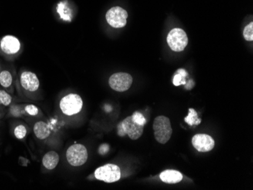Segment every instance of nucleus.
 Returning a JSON list of instances; mask_svg holds the SVG:
<instances>
[{
	"label": "nucleus",
	"instance_id": "6e6552de",
	"mask_svg": "<svg viewBox=\"0 0 253 190\" xmlns=\"http://www.w3.org/2000/svg\"><path fill=\"white\" fill-rule=\"evenodd\" d=\"M109 86L117 92H125L128 90L133 83L131 75L124 72H119L112 75L109 80Z\"/></svg>",
	"mask_w": 253,
	"mask_h": 190
},
{
	"label": "nucleus",
	"instance_id": "b1692460",
	"mask_svg": "<svg viewBox=\"0 0 253 190\" xmlns=\"http://www.w3.org/2000/svg\"><path fill=\"white\" fill-rule=\"evenodd\" d=\"M108 151H109V146H107V145H102V146H101L100 148H99V153L100 154H105Z\"/></svg>",
	"mask_w": 253,
	"mask_h": 190
},
{
	"label": "nucleus",
	"instance_id": "4be33fe9",
	"mask_svg": "<svg viewBox=\"0 0 253 190\" xmlns=\"http://www.w3.org/2000/svg\"><path fill=\"white\" fill-rule=\"evenodd\" d=\"M131 117L133 120L136 122V124H140V125L142 126H145V124H146V118H145L144 116H143L141 113H139V112H135V113L132 114Z\"/></svg>",
	"mask_w": 253,
	"mask_h": 190
},
{
	"label": "nucleus",
	"instance_id": "5701e85b",
	"mask_svg": "<svg viewBox=\"0 0 253 190\" xmlns=\"http://www.w3.org/2000/svg\"><path fill=\"white\" fill-rule=\"evenodd\" d=\"M25 112L30 116H37L39 113V109L34 105H28L25 106Z\"/></svg>",
	"mask_w": 253,
	"mask_h": 190
},
{
	"label": "nucleus",
	"instance_id": "f3484780",
	"mask_svg": "<svg viewBox=\"0 0 253 190\" xmlns=\"http://www.w3.org/2000/svg\"><path fill=\"white\" fill-rule=\"evenodd\" d=\"M187 72L183 69H179L176 75H174L173 83L174 86H178L180 85L186 84V76H187Z\"/></svg>",
	"mask_w": 253,
	"mask_h": 190
},
{
	"label": "nucleus",
	"instance_id": "f03ea898",
	"mask_svg": "<svg viewBox=\"0 0 253 190\" xmlns=\"http://www.w3.org/2000/svg\"><path fill=\"white\" fill-rule=\"evenodd\" d=\"M144 126L136 124L133 120L131 116H128L125 120H122L118 124V134L119 137L128 136L133 140H137L141 137L143 133Z\"/></svg>",
	"mask_w": 253,
	"mask_h": 190
},
{
	"label": "nucleus",
	"instance_id": "4468645a",
	"mask_svg": "<svg viewBox=\"0 0 253 190\" xmlns=\"http://www.w3.org/2000/svg\"><path fill=\"white\" fill-rule=\"evenodd\" d=\"M34 133L37 138L43 140L50 135V130L46 123L43 121H38L34 124Z\"/></svg>",
	"mask_w": 253,
	"mask_h": 190
},
{
	"label": "nucleus",
	"instance_id": "7ed1b4c3",
	"mask_svg": "<svg viewBox=\"0 0 253 190\" xmlns=\"http://www.w3.org/2000/svg\"><path fill=\"white\" fill-rule=\"evenodd\" d=\"M59 107L65 115H75L82 111L83 100L79 95L71 93L61 99Z\"/></svg>",
	"mask_w": 253,
	"mask_h": 190
},
{
	"label": "nucleus",
	"instance_id": "a211bd4d",
	"mask_svg": "<svg viewBox=\"0 0 253 190\" xmlns=\"http://www.w3.org/2000/svg\"><path fill=\"white\" fill-rule=\"evenodd\" d=\"M12 103V97L11 95L5 90V89H0V105L2 106H9Z\"/></svg>",
	"mask_w": 253,
	"mask_h": 190
},
{
	"label": "nucleus",
	"instance_id": "f257e3e1",
	"mask_svg": "<svg viewBox=\"0 0 253 190\" xmlns=\"http://www.w3.org/2000/svg\"><path fill=\"white\" fill-rule=\"evenodd\" d=\"M153 130L156 140L161 144H166L172 134L171 125L169 117L158 116L153 123Z\"/></svg>",
	"mask_w": 253,
	"mask_h": 190
},
{
	"label": "nucleus",
	"instance_id": "dca6fc26",
	"mask_svg": "<svg viewBox=\"0 0 253 190\" xmlns=\"http://www.w3.org/2000/svg\"><path fill=\"white\" fill-rule=\"evenodd\" d=\"M184 120L190 126L198 125L201 123V119L198 118L197 112L193 109H189L188 115L184 118Z\"/></svg>",
	"mask_w": 253,
	"mask_h": 190
},
{
	"label": "nucleus",
	"instance_id": "aec40b11",
	"mask_svg": "<svg viewBox=\"0 0 253 190\" xmlns=\"http://www.w3.org/2000/svg\"><path fill=\"white\" fill-rule=\"evenodd\" d=\"M25 113V106H21V105H15L10 108L9 114L11 117H21Z\"/></svg>",
	"mask_w": 253,
	"mask_h": 190
},
{
	"label": "nucleus",
	"instance_id": "412c9836",
	"mask_svg": "<svg viewBox=\"0 0 253 190\" xmlns=\"http://www.w3.org/2000/svg\"><path fill=\"white\" fill-rule=\"evenodd\" d=\"M244 37L246 40H253V22L249 24V25L244 28Z\"/></svg>",
	"mask_w": 253,
	"mask_h": 190
},
{
	"label": "nucleus",
	"instance_id": "6ab92c4d",
	"mask_svg": "<svg viewBox=\"0 0 253 190\" xmlns=\"http://www.w3.org/2000/svg\"><path fill=\"white\" fill-rule=\"evenodd\" d=\"M27 133H28L27 127L23 124H18L14 129V136L18 140H24L26 137Z\"/></svg>",
	"mask_w": 253,
	"mask_h": 190
},
{
	"label": "nucleus",
	"instance_id": "9b49d317",
	"mask_svg": "<svg viewBox=\"0 0 253 190\" xmlns=\"http://www.w3.org/2000/svg\"><path fill=\"white\" fill-rule=\"evenodd\" d=\"M192 143L194 148L201 152L211 151L214 147V140L212 137L203 133L195 135L192 140Z\"/></svg>",
	"mask_w": 253,
	"mask_h": 190
},
{
	"label": "nucleus",
	"instance_id": "393cba45",
	"mask_svg": "<svg viewBox=\"0 0 253 190\" xmlns=\"http://www.w3.org/2000/svg\"><path fill=\"white\" fill-rule=\"evenodd\" d=\"M193 86H194V83H193V80H190V83H187V86H186V89H192Z\"/></svg>",
	"mask_w": 253,
	"mask_h": 190
},
{
	"label": "nucleus",
	"instance_id": "423d86ee",
	"mask_svg": "<svg viewBox=\"0 0 253 190\" xmlns=\"http://www.w3.org/2000/svg\"><path fill=\"white\" fill-rule=\"evenodd\" d=\"M167 42L170 49L174 52H181L188 44V38L183 30L174 28L169 32Z\"/></svg>",
	"mask_w": 253,
	"mask_h": 190
},
{
	"label": "nucleus",
	"instance_id": "f8f14e48",
	"mask_svg": "<svg viewBox=\"0 0 253 190\" xmlns=\"http://www.w3.org/2000/svg\"><path fill=\"white\" fill-rule=\"evenodd\" d=\"M160 179L166 184H174L183 180L181 173L174 170H167L160 174Z\"/></svg>",
	"mask_w": 253,
	"mask_h": 190
},
{
	"label": "nucleus",
	"instance_id": "2eb2a0df",
	"mask_svg": "<svg viewBox=\"0 0 253 190\" xmlns=\"http://www.w3.org/2000/svg\"><path fill=\"white\" fill-rule=\"evenodd\" d=\"M13 84V76L11 72L6 69L0 72V86L5 90L11 89Z\"/></svg>",
	"mask_w": 253,
	"mask_h": 190
},
{
	"label": "nucleus",
	"instance_id": "9d476101",
	"mask_svg": "<svg viewBox=\"0 0 253 190\" xmlns=\"http://www.w3.org/2000/svg\"><path fill=\"white\" fill-rule=\"evenodd\" d=\"M19 83L22 89L30 93L38 91L40 87V80L38 76L28 71L21 72L20 75Z\"/></svg>",
	"mask_w": 253,
	"mask_h": 190
},
{
	"label": "nucleus",
	"instance_id": "0eeeda50",
	"mask_svg": "<svg viewBox=\"0 0 253 190\" xmlns=\"http://www.w3.org/2000/svg\"><path fill=\"white\" fill-rule=\"evenodd\" d=\"M128 14L122 7H112L106 13L108 24L112 28H122L126 25Z\"/></svg>",
	"mask_w": 253,
	"mask_h": 190
},
{
	"label": "nucleus",
	"instance_id": "20e7f679",
	"mask_svg": "<svg viewBox=\"0 0 253 190\" xmlns=\"http://www.w3.org/2000/svg\"><path fill=\"white\" fill-rule=\"evenodd\" d=\"M94 175L99 181L112 184L119 181L122 174L119 166L113 164H107L97 168L95 171Z\"/></svg>",
	"mask_w": 253,
	"mask_h": 190
},
{
	"label": "nucleus",
	"instance_id": "1a4fd4ad",
	"mask_svg": "<svg viewBox=\"0 0 253 190\" xmlns=\"http://www.w3.org/2000/svg\"><path fill=\"white\" fill-rule=\"evenodd\" d=\"M21 43L19 39L13 35H5L0 39V51L5 55L13 56L21 50Z\"/></svg>",
	"mask_w": 253,
	"mask_h": 190
},
{
	"label": "nucleus",
	"instance_id": "39448f33",
	"mask_svg": "<svg viewBox=\"0 0 253 190\" xmlns=\"http://www.w3.org/2000/svg\"><path fill=\"white\" fill-rule=\"evenodd\" d=\"M66 158L68 162L74 167L83 165L87 161V150L84 145H72L67 150Z\"/></svg>",
	"mask_w": 253,
	"mask_h": 190
},
{
	"label": "nucleus",
	"instance_id": "ddd939ff",
	"mask_svg": "<svg viewBox=\"0 0 253 190\" xmlns=\"http://www.w3.org/2000/svg\"><path fill=\"white\" fill-rule=\"evenodd\" d=\"M59 162V155L55 152H49L42 157V163L46 169H55Z\"/></svg>",
	"mask_w": 253,
	"mask_h": 190
}]
</instances>
